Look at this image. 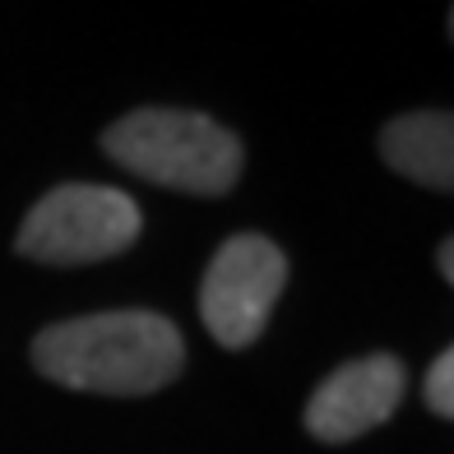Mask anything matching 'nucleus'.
Here are the masks:
<instances>
[{"instance_id":"nucleus-1","label":"nucleus","mask_w":454,"mask_h":454,"mask_svg":"<svg viewBox=\"0 0 454 454\" xmlns=\"http://www.w3.org/2000/svg\"><path fill=\"white\" fill-rule=\"evenodd\" d=\"M33 366L79 395L139 399L181 376L185 339L158 311H102L47 325L33 339Z\"/></svg>"},{"instance_id":"nucleus-2","label":"nucleus","mask_w":454,"mask_h":454,"mask_svg":"<svg viewBox=\"0 0 454 454\" xmlns=\"http://www.w3.org/2000/svg\"><path fill=\"white\" fill-rule=\"evenodd\" d=\"M102 153L139 181L181 195H227L241 181L246 149L223 121L191 107H135L102 130Z\"/></svg>"},{"instance_id":"nucleus-3","label":"nucleus","mask_w":454,"mask_h":454,"mask_svg":"<svg viewBox=\"0 0 454 454\" xmlns=\"http://www.w3.org/2000/svg\"><path fill=\"white\" fill-rule=\"evenodd\" d=\"M144 214L139 204L116 185L70 181L56 185L28 209L24 227L14 237V251L33 264L51 270H79V264L112 260L139 241Z\"/></svg>"},{"instance_id":"nucleus-4","label":"nucleus","mask_w":454,"mask_h":454,"mask_svg":"<svg viewBox=\"0 0 454 454\" xmlns=\"http://www.w3.org/2000/svg\"><path fill=\"white\" fill-rule=\"evenodd\" d=\"M283 287H287V255L270 237L237 232L218 246L209 270H204L200 320L214 334V343L241 353L264 334Z\"/></svg>"},{"instance_id":"nucleus-5","label":"nucleus","mask_w":454,"mask_h":454,"mask_svg":"<svg viewBox=\"0 0 454 454\" xmlns=\"http://www.w3.org/2000/svg\"><path fill=\"white\" fill-rule=\"evenodd\" d=\"M403 385H408V371L395 353H371L357 362H343L316 385L311 403H306V431L325 445L357 441L395 418Z\"/></svg>"},{"instance_id":"nucleus-6","label":"nucleus","mask_w":454,"mask_h":454,"mask_svg":"<svg viewBox=\"0 0 454 454\" xmlns=\"http://www.w3.org/2000/svg\"><path fill=\"white\" fill-rule=\"evenodd\" d=\"M380 162L389 172L427 185V191H450L454 185V116L422 107L385 121L380 130Z\"/></svg>"},{"instance_id":"nucleus-7","label":"nucleus","mask_w":454,"mask_h":454,"mask_svg":"<svg viewBox=\"0 0 454 454\" xmlns=\"http://www.w3.org/2000/svg\"><path fill=\"white\" fill-rule=\"evenodd\" d=\"M422 399H427V408L436 412V418H450V412H454V353H450V348L427 366Z\"/></svg>"},{"instance_id":"nucleus-8","label":"nucleus","mask_w":454,"mask_h":454,"mask_svg":"<svg viewBox=\"0 0 454 454\" xmlns=\"http://www.w3.org/2000/svg\"><path fill=\"white\" fill-rule=\"evenodd\" d=\"M436 270H441L445 283H454V237H445V241L436 246Z\"/></svg>"}]
</instances>
